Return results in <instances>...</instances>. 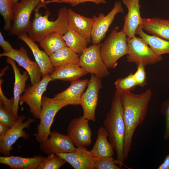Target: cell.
Instances as JSON below:
<instances>
[{
  "label": "cell",
  "mask_w": 169,
  "mask_h": 169,
  "mask_svg": "<svg viewBox=\"0 0 169 169\" xmlns=\"http://www.w3.org/2000/svg\"><path fill=\"white\" fill-rule=\"evenodd\" d=\"M119 90L125 126L124 155L126 160L131 150L134 132L146 117L152 91L148 89L141 94H135L130 91Z\"/></svg>",
  "instance_id": "1"
},
{
  "label": "cell",
  "mask_w": 169,
  "mask_h": 169,
  "mask_svg": "<svg viewBox=\"0 0 169 169\" xmlns=\"http://www.w3.org/2000/svg\"><path fill=\"white\" fill-rule=\"evenodd\" d=\"M104 127L108 133V140L116 153L115 164L124 166V148L125 126L120 93L116 89L112 98L110 109L103 122Z\"/></svg>",
  "instance_id": "2"
},
{
  "label": "cell",
  "mask_w": 169,
  "mask_h": 169,
  "mask_svg": "<svg viewBox=\"0 0 169 169\" xmlns=\"http://www.w3.org/2000/svg\"><path fill=\"white\" fill-rule=\"evenodd\" d=\"M68 9L64 7L60 8L57 18L54 21L49 19L51 14L49 11H46L44 15L39 13V10L35 11L34 18L27 33L28 36L34 41L39 43L45 36L52 33L62 35L65 34L69 29Z\"/></svg>",
  "instance_id": "3"
},
{
  "label": "cell",
  "mask_w": 169,
  "mask_h": 169,
  "mask_svg": "<svg viewBox=\"0 0 169 169\" xmlns=\"http://www.w3.org/2000/svg\"><path fill=\"white\" fill-rule=\"evenodd\" d=\"M127 37L122 30L119 32L115 29L112 31L105 42L101 44V55L108 69L115 68L118 60L127 55Z\"/></svg>",
  "instance_id": "4"
},
{
  "label": "cell",
  "mask_w": 169,
  "mask_h": 169,
  "mask_svg": "<svg viewBox=\"0 0 169 169\" xmlns=\"http://www.w3.org/2000/svg\"><path fill=\"white\" fill-rule=\"evenodd\" d=\"M44 0H21L14 3L13 9L12 24L9 34L17 35L28 32L31 22V15L33 11L46 8Z\"/></svg>",
  "instance_id": "5"
},
{
  "label": "cell",
  "mask_w": 169,
  "mask_h": 169,
  "mask_svg": "<svg viewBox=\"0 0 169 169\" xmlns=\"http://www.w3.org/2000/svg\"><path fill=\"white\" fill-rule=\"evenodd\" d=\"M66 106L54 97L51 98L43 96L40 122L37 127L38 131L35 137L38 143H42L49 138L51 132L50 128L56 114Z\"/></svg>",
  "instance_id": "6"
},
{
  "label": "cell",
  "mask_w": 169,
  "mask_h": 169,
  "mask_svg": "<svg viewBox=\"0 0 169 169\" xmlns=\"http://www.w3.org/2000/svg\"><path fill=\"white\" fill-rule=\"evenodd\" d=\"M128 53L127 61L137 65L142 63L145 66L153 64L162 60V56L156 54L141 38L127 37Z\"/></svg>",
  "instance_id": "7"
},
{
  "label": "cell",
  "mask_w": 169,
  "mask_h": 169,
  "mask_svg": "<svg viewBox=\"0 0 169 169\" xmlns=\"http://www.w3.org/2000/svg\"><path fill=\"white\" fill-rule=\"evenodd\" d=\"M101 44H92L87 47L79 55V65L88 73L94 74L100 79L109 75L100 52Z\"/></svg>",
  "instance_id": "8"
},
{
  "label": "cell",
  "mask_w": 169,
  "mask_h": 169,
  "mask_svg": "<svg viewBox=\"0 0 169 169\" xmlns=\"http://www.w3.org/2000/svg\"><path fill=\"white\" fill-rule=\"evenodd\" d=\"M52 81L49 74L47 75L42 77L39 82L32 86H28L23 95L20 97L19 101L28 106L31 112L36 119H40L43 94L46 90L48 84Z\"/></svg>",
  "instance_id": "9"
},
{
  "label": "cell",
  "mask_w": 169,
  "mask_h": 169,
  "mask_svg": "<svg viewBox=\"0 0 169 169\" xmlns=\"http://www.w3.org/2000/svg\"><path fill=\"white\" fill-rule=\"evenodd\" d=\"M87 89L82 95L79 105L83 111L82 117L89 120H96L95 111L97 106L99 91L102 87L101 80L94 74H91Z\"/></svg>",
  "instance_id": "10"
},
{
  "label": "cell",
  "mask_w": 169,
  "mask_h": 169,
  "mask_svg": "<svg viewBox=\"0 0 169 169\" xmlns=\"http://www.w3.org/2000/svg\"><path fill=\"white\" fill-rule=\"evenodd\" d=\"M26 116L22 115L18 116L14 124L11 126L6 134L0 136V152L4 156H9L12 150V146L19 138L27 140L29 135L24 131L29 128L30 124L35 121L33 118H28L23 122Z\"/></svg>",
  "instance_id": "11"
},
{
  "label": "cell",
  "mask_w": 169,
  "mask_h": 169,
  "mask_svg": "<svg viewBox=\"0 0 169 169\" xmlns=\"http://www.w3.org/2000/svg\"><path fill=\"white\" fill-rule=\"evenodd\" d=\"M124 9L120 1H116L111 10L106 15L102 13L98 16H94V22L91 31V41L93 44H97L105 36L110 26L115 15L118 13H123Z\"/></svg>",
  "instance_id": "12"
},
{
  "label": "cell",
  "mask_w": 169,
  "mask_h": 169,
  "mask_svg": "<svg viewBox=\"0 0 169 169\" xmlns=\"http://www.w3.org/2000/svg\"><path fill=\"white\" fill-rule=\"evenodd\" d=\"M89 120L82 116L76 118L69 123L67 135L77 147L89 146L92 142V132Z\"/></svg>",
  "instance_id": "13"
},
{
  "label": "cell",
  "mask_w": 169,
  "mask_h": 169,
  "mask_svg": "<svg viewBox=\"0 0 169 169\" xmlns=\"http://www.w3.org/2000/svg\"><path fill=\"white\" fill-rule=\"evenodd\" d=\"M49 136L46 141L40 143V149L45 154L48 155L65 153L77 149L68 135L54 131L51 132Z\"/></svg>",
  "instance_id": "14"
},
{
  "label": "cell",
  "mask_w": 169,
  "mask_h": 169,
  "mask_svg": "<svg viewBox=\"0 0 169 169\" xmlns=\"http://www.w3.org/2000/svg\"><path fill=\"white\" fill-rule=\"evenodd\" d=\"M0 57L10 58L23 68L28 73L32 85L39 82L42 74L40 69L36 62L32 61L28 57L26 50L23 47L19 49H13L8 53H3Z\"/></svg>",
  "instance_id": "15"
},
{
  "label": "cell",
  "mask_w": 169,
  "mask_h": 169,
  "mask_svg": "<svg viewBox=\"0 0 169 169\" xmlns=\"http://www.w3.org/2000/svg\"><path fill=\"white\" fill-rule=\"evenodd\" d=\"M122 1L128 9L122 30L128 37L132 38L135 36L136 31L141 25L142 18L141 16L139 0Z\"/></svg>",
  "instance_id": "16"
},
{
  "label": "cell",
  "mask_w": 169,
  "mask_h": 169,
  "mask_svg": "<svg viewBox=\"0 0 169 169\" xmlns=\"http://www.w3.org/2000/svg\"><path fill=\"white\" fill-rule=\"evenodd\" d=\"M75 169H95L94 157L85 147H77L73 151L56 154Z\"/></svg>",
  "instance_id": "17"
},
{
  "label": "cell",
  "mask_w": 169,
  "mask_h": 169,
  "mask_svg": "<svg viewBox=\"0 0 169 169\" xmlns=\"http://www.w3.org/2000/svg\"><path fill=\"white\" fill-rule=\"evenodd\" d=\"M89 81L87 79H78L72 81L67 89L55 95L54 97L66 106L78 105L81 96L87 86Z\"/></svg>",
  "instance_id": "18"
},
{
  "label": "cell",
  "mask_w": 169,
  "mask_h": 169,
  "mask_svg": "<svg viewBox=\"0 0 169 169\" xmlns=\"http://www.w3.org/2000/svg\"><path fill=\"white\" fill-rule=\"evenodd\" d=\"M18 36V39L24 42L31 50L36 62L40 69L43 77L52 73L55 68L49 56L44 51L40 49L35 42L29 38L26 33L20 34Z\"/></svg>",
  "instance_id": "19"
},
{
  "label": "cell",
  "mask_w": 169,
  "mask_h": 169,
  "mask_svg": "<svg viewBox=\"0 0 169 169\" xmlns=\"http://www.w3.org/2000/svg\"><path fill=\"white\" fill-rule=\"evenodd\" d=\"M69 29L73 30L84 37L89 43L94 19L81 15L71 9H68Z\"/></svg>",
  "instance_id": "20"
},
{
  "label": "cell",
  "mask_w": 169,
  "mask_h": 169,
  "mask_svg": "<svg viewBox=\"0 0 169 169\" xmlns=\"http://www.w3.org/2000/svg\"><path fill=\"white\" fill-rule=\"evenodd\" d=\"M6 62L12 66L14 73V83L13 90V103L12 107V112L15 117H18V104L21 95L25 90L26 82L28 79V73L24 71L21 74L19 69L18 68L14 61L12 59L7 57Z\"/></svg>",
  "instance_id": "21"
},
{
  "label": "cell",
  "mask_w": 169,
  "mask_h": 169,
  "mask_svg": "<svg viewBox=\"0 0 169 169\" xmlns=\"http://www.w3.org/2000/svg\"><path fill=\"white\" fill-rule=\"evenodd\" d=\"M41 156L24 157L14 156H0V163L13 169H38L45 159Z\"/></svg>",
  "instance_id": "22"
},
{
  "label": "cell",
  "mask_w": 169,
  "mask_h": 169,
  "mask_svg": "<svg viewBox=\"0 0 169 169\" xmlns=\"http://www.w3.org/2000/svg\"><path fill=\"white\" fill-rule=\"evenodd\" d=\"M140 26L148 33L169 41V20L142 18Z\"/></svg>",
  "instance_id": "23"
},
{
  "label": "cell",
  "mask_w": 169,
  "mask_h": 169,
  "mask_svg": "<svg viewBox=\"0 0 169 169\" xmlns=\"http://www.w3.org/2000/svg\"><path fill=\"white\" fill-rule=\"evenodd\" d=\"M87 74L78 65L70 64L55 68L54 71L49 75L53 81L59 80L72 82Z\"/></svg>",
  "instance_id": "24"
},
{
  "label": "cell",
  "mask_w": 169,
  "mask_h": 169,
  "mask_svg": "<svg viewBox=\"0 0 169 169\" xmlns=\"http://www.w3.org/2000/svg\"><path fill=\"white\" fill-rule=\"evenodd\" d=\"M108 133L103 127H100L97 132V137L92 149L90 151L94 157L112 156L114 149L108 140Z\"/></svg>",
  "instance_id": "25"
},
{
  "label": "cell",
  "mask_w": 169,
  "mask_h": 169,
  "mask_svg": "<svg viewBox=\"0 0 169 169\" xmlns=\"http://www.w3.org/2000/svg\"><path fill=\"white\" fill-rule=\"evenodd\" d=\"M49 57L54 68L68 64L79 65L80 60L79 55L67 46L62 48Z\"/></svg>",
  "instance_id": "26"
},
{
  "label": "cell",
  "mask_w": 169,
  "mask_h": 169,
  "mask_svg": "<svg viewBox=\"0 0 169 169\" xmlns=\"http://www.w3.org/2000/svg\"><path fill=\"white\" fill-rule=\"evenodd\" d=\"M148 44L151 49L157 55L169 54V41L154 35H150L145 33L139 26L136 32Z\"/></svg>",
  "instance_id": "27"
},
{
  "label": "cell",
  "mask_w": 169,
  "mask_h": 169,
  "mask_svg": "<svg viewBox=\"0 0 169 169\" xmlns=\"http://www.w3.org/2000/svg\"><path fill=\"white\" fill-rule=\"evenodd\" d=\"M39 43L40 47L49 56L67 46L62 35L55 32L46 35Z\"/></svg>",
  "instance_id": "28"
},
{
  "label": "cell",
  "mask_w": 169,
  "mask_h": 169,
  "mask_svg": "<svg viewBox=\"0 0 169 169\" xmlns=\"http://www.w3.org/2000/svg\"><path fill=\"white\" fill-rule=\"evenodd\" d=\"M62 37L67 46L79 55L87 48L89 44L84 37L71 29H69Z\"/></svg>",
  "instance_id": "29"
},
{
  "label": "cell",
  "mask_w": 169,
  "mask_h": 169,
  "mask_svg": "<svg viewBox=\"0 0 169 169\" xmlns=\"http://www.w3.org/2000/svg\"><path fill=\"white\" fill-rule=\"evenodd\" d=\"M13 4L12 0H0V13L4 20L6 31H9L12 25Z\"/></svg>",
  "instance_id": "30"
},
{
  "label": "cell",
  "mask_w": 169,
  "mask_h": 169,
  "mask_svg": "<svg viewBox=\"0 0 169 169\" xmlns=\"http://www.w3.org/2000/svg\"><path fill=\"white\" fill-rule=\"evenodd\" d=\"M64 159L56 154L48 155L38 169H59L66 163Z\"/></svg>",
  "instance_id": "31"
},
{
  "label": "cell",
  "mask_w": 169,
  "mask_h": 169,
  "mask_svg": "<svg viewBox=\"0 0 169 169\" xmlns=\"http://www.w3.org/2000/svg\"><path fill=\"white\" fill-rule=\"evenodd\" d=\"M114 84L116 89L122 91H131L137 85L133 74L131 73L124 78L117 79Z\"/></svg>",
  "instance_id": "32"
},
{
  "label": "cell",
  "mask_w": 169,
  "mask_h": 169,
  "mask_svg": "<svg viewBox=\"0 0 169 169\" xmlns=\"http://www.w3.org/2000/svg\"><path fill=\"white\" fill-rule=\"evenodd\" d=\"M94 166L97 169H122L114 162L112 156L109 157H94Z\"/></svg>",
  "instance_id": "33"
},
{
  "label": "cell",
  "mask_w": 169,
  "mask_h": 169,
  "mask_svg": "<svg viewBox=\"0 0 169 169\" xmlns=\"http://www.w3.org/2000/svg\"><path fill=\"white\" fill-rule=\"evenodd\" d=\"M17 119L12 111L8 110L4 107L2 101L0 100V123L11 127Z\"/></svg>",
  "instance_id": "34"
},
{
  "label": "cell",
  "mask_w": 169,
  "mask_h": 169,
  "mask_svg": "<svg viewBox=\"0 0 169 169\" xmlns=\"http://www.w3.org/2000/svg\"><path fill=\"white\" fill-rule=\"evenodd\" d=\"M137 65V69L133 74V76L137 85L143 87L147 84L145 66L142 63H140Z\"/></svg>",
  "instance_id": "35"
},
{
  "label": "cell",
  "mask_w": 169,
  "mask_h": 169,
  "mask_svg": "<svg viewBox=\"0 0 169 169\" xmlns=\"http://www.w3.org/2000/svg\"><path fill=\"white\" fill-rule=\"evenodd\" d=\"M161 110L165 119L163 138L166 140L169 139V98L162 103L161 106Z\"/></svg>",
  "instance_id": "36"
},
{
  "label": "cell",
  "mask_w": 169,
  "mask_h": 169,
  "mask_svg": "<svg viewBox=\"0 0 169 169\" xmlns=\"http://www.w3.org/2000/svg\"><path fill=\"white\" fill-rule=\"evenodd\" d=\"M86 2H92L96 4L106 3L105 0H49L45 1L44 3L46 4L53 3H68L72 6H75L80 3Z\"/></svg>",
  "instance_id": "37"
},
{
  "label": "cell",
  "mask_w": 169,
  "mask_h": 169,
  "mask_svg": "<svg viewBox=\"0 0 169 169\" xmlns=\"http://www.w3.org/2000/svg\"><path fill=\"white\" fill-rule=\"evenodd\" d=\"M2 82V80L1 79L0 85V100L2 101L3 106L6 109L9 111L12 112V107L13 103V97H12L10 99H8L4 95L1 86Z\"/></svg>",
  "instance_id": "38"
},
{
  "label": "cell",
  "mask_w": 169,
  "mask_h": 169,
  "mask_svg": "<svg viewBox=\"0 0 169 169\" xmlns=\"http://www.w3.org/2000/svg\"><path fill=\"white\" fill-rule=\"evenodd\" d=\"M0 45L4 51V53H8L12 51L13 49L10 43L5 40L2 32H0Z\"/></svg>",
  "instance_id": "39"
},
{
  "label": "cell",
  "mask_w": 169,
  "mask_h": 169,
  "mask_svg": "<svg viewBox=\"0 0 169 169\" xmlns=\"http://www.w3.org/2000/svg\"><path fill=\"white\" fill-rule=\"evenodd\" d=\"M158 169H169V153L165 157L163 162L160 165Z\"/></svg>",
  "instance_id": "40"
},
{
  "label": "cell",
  "mask_w": 169,
  "mask_h": 169,
  "mask_svg": "<svg viewBox=\"0 0 169 169\" xmlns=\"http://www.w3.org/2000/svg\"><path fill=\"white\" fill-rule=\"evenodd\" d=\"M10 127L7 125L0 123V136L5 135Z\"/></svg>",
  "instance_id": "41"
},
{
  "label": "cell",
  "mask_w": 169,
  "mask_h": 169,
  "mask_svg": "<svg viewBox=\"0 0 169 169\" xmlns=\"http://www.w3.org/2000/svg\"><path fill=\"white\" fill-rule=\"evenodd\" d=\"M19 0H12L13 1V3H17V2H18V1Z\"/></svg>",
  "instance_id": "42"
}]
</instances>
